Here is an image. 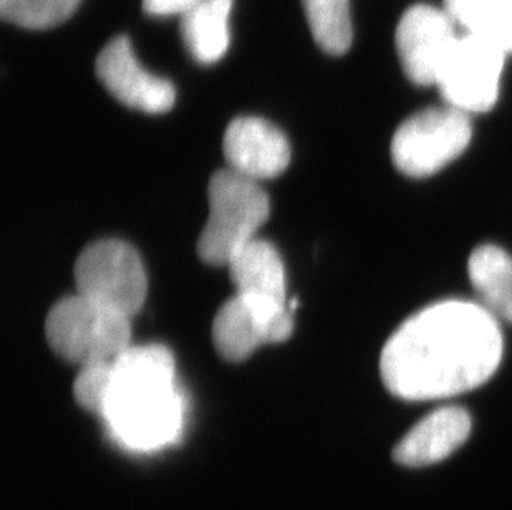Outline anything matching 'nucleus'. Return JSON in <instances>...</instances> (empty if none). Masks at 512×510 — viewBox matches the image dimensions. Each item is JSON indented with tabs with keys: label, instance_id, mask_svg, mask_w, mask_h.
<instances>
[{
	"label": "nucleus",
	"instance_id": "2",
	"mask_svg": "<svg viewBox=\"0 0 512 510\" xmlns=\"http://www.w3.org/2000/svg\"><path fill=\"white\" fill-rule=\"evenodd\" d=\"M103 418L116 438L133 449H156L173 441L183 424L173 353L163 345H141L116 357Z\"/></svg>",
	"mask_w": 512,
	"mask_h": 510
},
{
	"label": "nucleus",
	"instance_id": "19",
	"mask_svg": "<svg viewBox=\"0 0 512 510\" xmlns=\"http://www.w3.org/2000/svg\"><path fill=\"white\" fill-rule=\"evenodd\" d=\"M112 378L113 361H98L80 366V373L73 383V395L78 405L103 418L112 390Z\"/></svg>",
	"mask_w": 512,
	"mask_h": 510
},
{
	"label": "nucleus",
	"instance_id": "7",
	"mask_svg": "<svg viewBox=\"0 0 512 510\" xmlns=\"http://www.w3.org/2000/svg\"><path fill=\"white\" fill-rule=\"evenodd\" d=\"M506 55L471 35L459 37L436 83L445 102L464 113L491 110L498 102Z\"/></svg>",
	"mask_w": 512,
	"mask_h": 510
},
{
	"label": "nucleus",
	"instance_id": "3",
	"mask_svg": "<svg viewBox=\"0 0 512 510\" xmlns=\"http://www.w3.org/2000/svg\"><path fill=\"white\" fill-rule=\"evenodd\" d=\"M208 198V222L198 239L199 259L213 267H228L234 254L256 239L259 227L269 219V196L259 181L228 168L211 176Z\"/></svg>",
	"mask_w": 512,
	"mask_h": 510
},
{
	"label": "nucleus",
	"instance_id": "12",
	"mask_svg": "<svg viewBox=\"0 0 512 510\" xmlns=\"http://www.w3.org/2000/svg\"><path fill=\"white\" fill-rule=\"evenodd\" d=\"M471 416L459 406L436 409L415 424L393 449L401 466L421 467L450 458L471 434Z\"/></svg>",
	"mask_w": 512,
	"mask_h": 510
},
{
	"label": "nucleus",
	"instance_id": "1",
	"mask_svg": "<svg viewBox=\"0 0 512 510\" xmlns=\"http://www.w3.org/2000/svg\"><path fill=\"white\" fill-rule=\"evenodd\" d=\"M503 352L493 313L474 302L445 300L401 323L383 347L380 373L401 400H443L484 385Z\"/></svg>",
	"mask_w": 512,
	"mask_h": 510
},
{
	"label": "nucleus",
	"instance_id": "13",
	"mask_svg": "<svg viewBox=\"0 0 512 510\" xmlns=\"http://www.w3.org/2000/svg\"><path fill=\"white\" fill-rule=\"evenodd\" d=\"M236 294L269 307H290L281 255L271 242L252 239L228 264Z\"/></svg>",
	"mask_w": 512,
	"mask_h": 510
},
{
	"label": "nucleus",
	"instance_id": "6",
	"mask_svg": "<svg viewBox=\"0 0 512 510\" xmlns=\"http://www.w3.org/2000/svg\"><path fill=\"white\" fill-rule=\"evenodd\" d=\"M77 294L133 317L148 294L145 265L135 247L118 239L92 242L75 264Z\"/></svg>",
	"mask_w": 512,
	"mask_h": 510
},
{
	"label": "nucleus",
	"instance_id": "5",
	"mask_svg": "<svg viewBox=\"0 0 512 510\" xmlns=\"http://www.w3.org/2000/svg\"><path fill=\"white\" fill-rule=\"evenodd\" d=\"M473 138L469 113L430 108L401 123L392 140V161L410 178H428L455 161Z\"/></svg>",
	"mask_w": 512,
	"mask_h": 510
},
{
	"label": "nucleus",
	"instance_id": "16",
	"mask_svg": "<svg viewBox=\"0 0 512 510\" xmlns=\"http://www.w3.org/2000/svg\"><path fill=\"white\" fill-rule=\"evenodd\" d=\"M445 9L466 35L512 53V0H445Z\"/></svg>",
	"mask_w": 512,
	"mask_h": 510
},
{
	"label": "nucleus",
	"instance_id": "8",
	"mask_svg": "<svg viewBox=\"0 0 512 510\" xmlns=\"http://www.w3.org/2000/svg\"><path fill=\"white\" fill-rule=\"evenodd\" d=\"M458 39L456 22L445 7H410L397 27L398 57L406 77L423 87L436 85Z\"/></svg>",
	"mask_w": 512,
	"mask_h": 510
},
{
	"label": "nucleus",
	"instance_id": "9",
	"mask_svg": "<svg viewBox=\"0 0 512 510\" xmlns=\"http://www.w3.org/2000/svg\"><path fill=\"white\" fill-rule=\"evenodd\" d=\"M294 310L257 304L234 295L219 308L213 322V343L223 360L241 363L266 343H282L294 332Z\"/></svg>",
	"mask_w": 512,
	"mask_h": 510
},
{
	"label": "nucleus",
	"instance_id": "4",
	"mask_svg": "<svg viewBox=\"0 0 512 510\" xmlns=\"http://www.w3.org/2000/svg\"><path fill=\"white\" fill-rule=\"evenodd\" d=\"M45 338L55 355L75 365L113 361L131 347V318L83 295H70L50 308Z\"/></svg>",
	"mask_w": 512,
	"mask_h": 510
},
{
	"label": "nucleus",
	"instance_id": "17",
	"mask_svg": "<svg viewBox=\"0 0 512 510\" xmlns=\"http://www.w3.org/2000/svg\"><path fill=\"white\" fill-rule=\"evenodd\" d=\"M315 44L329 55H343L352 47L350 0H302Z\"/></svg>",
	"mask_w": 512,
	"mask_h": 510
},
{
	"label": "nucleus",
	"instance_id": "18",
	"mask_svg": "<svg viewBox=\"0 0 512 510\" xmlns=\"http://www.w3.org/2000/svg\"><path fill=\"white\" fill-rule=\"evenodd\" d=\"M80 4L82 0H0V15L22 29L44 30L72 17Z\"/></svg>",
	"mask_w": 512,
	"mask_h": 510
},
{
	"label": "nucleus",
	"instance_id": "10",
	"mask_svg": "<svg viewBox=\"0 0 512 510\" xmlns=\"http://www.w3.org/2000/svg\"><path fill=\"white\" fill-rule=\"evenodd\" d=\"M95 70L103 87L133 110L160 115L170 111L176 102L173 83L141 67L130 40L123 35L110 40L98 53Z\"/></svg>",
	"mask_w": 512,
	"mask_h": 510
},
{
	"label": "nucleus",
	"instance_id": "11",
	"mask_svg": "<svg viewBox=\"0 0 512 510\" xmlns=\"http://www.w3.org/2000/svg\"><path fill=\"white\" fill-rule=\"evenodd\" d=\"M224 158L229 169L261 181L276 178L290 163V145L284 133L256 116H239L224 133Z\"/></svg>",
	"mask_w": 512,
	"mask_h": 510
},
{
	"label": "nucleus",
	"instance_id": "14",
	"mask_svg": "<svg viewBox=\"0 0 512 510\" xmlns=\"http://www.w3.org/2000/svg\"><path fill=\"white\" fill-rule=\"evenodd\" d=\"M231 7L232 0H199L181 15V37L194 60L211 65L228 52Z\"/></svg>",
	"mask_w": 512,
	"mask_h": 510
},
{
	"label": "nucleus",
	"instance_id": "15",
	"mask_svg": "<svg viewBox=\"0 0 512 510\" xmlns=\"http://www.w3.org/2000/svg\"><path fill=\"white\" fill-rule=\"evenodd\" d=\"M468 274L489 313L512 323V257L501 247L484 244L469 257Z\"/></svg>",
	"mask_w": 512,
	"mask_h": 510
},
{
	"label": "nucleus",
	"instance_id": "20",
	"mask_svg": "<svg viewBox=\"0 0 512 510\" xmlns=\"http://www.w3.org/2000/svg\"><path fill=\"white\" fill-rule=\"evenodd\" d=\"M199 0H143V10L146 14L155 17H168V15H181L188 12Z\"/></svg>",
	"mask_w": 512,
	"mask_h": 510
}]
</instances>
